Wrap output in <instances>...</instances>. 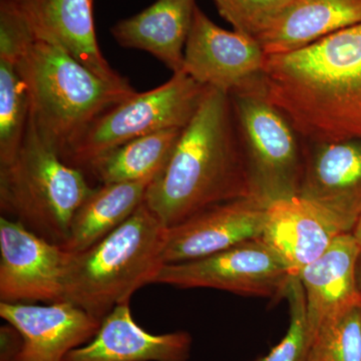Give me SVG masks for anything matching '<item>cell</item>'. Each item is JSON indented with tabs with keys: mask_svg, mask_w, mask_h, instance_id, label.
I'll return each mask as SVG.
<instances>
[{
	"mask_svg": "<svg viewBox=\"0 0 361 361\" xmlns=\"http://www.w3.org/2000/svg\"><path fill=\"white\" fill-rule=\"evenodd\" d=\"M253 198L229 94L208 87L144 203L168 228L223 202Z\"/></svg>",
	"mask_w": 361,
	"mask_h": 361,
	"instance_id": "obj_2",
	"label": "cell"
},
{
	"mask_svg": "<svg viewBox=\"0 0 361 361\" xmlns=\"http://www.w3.org/2000/svg\"><path fill=\"white\" fill-rule=\"evenodd\" d=\"M264 90L306 141L361 137V23L266 54Z\"/></svg>",
	"mask_w": 361,
	"mask_h": 361,
	"instance_id": "obj_1",
	"label": "cell"
},
{
	"mask_svg": "<svg viewBox=\"0 0 361 361\" xmlns=\"http://www.w3.org/2000/svg\"><path fill=\"white\" fill-rule=\"evenodd\" d=\"M304 171L297 196L319 208L343 233L361 212V137L338 142L304 139Z\"/></svg>",
	"mask_w": 361,
	"mask_h": 361,
	"instance_id": "obj_11",
	"label": "cell"
},
{
	"mask_svg": "<svg viewBox=\"0 0 361 361\" xmlns=\"http://www.w3.org/2000/svg\"><path fill=\"white\" fill-rule=\"evenodd\" d=\"M308 361H361V305L316 332Z\"/></svg>",
	"mask_w": 361,
	"mask_h": 361,
	"instance_id": "obj_23",
	"label": "cell"
},
{
	"mask_svg": "<svg viewBox=\"0 0 361 361\" xmlns=\"http://www.w3.org/2000/svg\"><path fill=\"white\" fill-rule=\"evenodd\" d=\"M361 23V0H294L258 40L266 54L300 49Z\"/></svg>",
	"mask_w": 361,
	"mask_h": 361,
	"instance_id": "obj_19",
	"label": "cell"
},
{
	"mask_svg": "<svg viewBox=\"0 0 361 361\" xmlns=\"http://www.w3.org/2000/svg\"><path fill=\"white\" fill-rule=\"evenodd\" d=\"M191 345L188 332L156 336L142 329L128 302L104 316L96 336L71 350L65 361H187Z\"/></svg>",
	"mask_w": 361,
	"mask_h": 361,
	"instance_id": "obj_16",
	"label": "cell"
},
{
	"mask_svg": "<svg viewBox=\"0 0 361 361\" xmlns=\"http://www.w3.org/2000/svg\"><path fill=\"white\" fill-rule=\"evenodd\" d=\"M360 257L361 246L353 233H342L297 275L305 292L310 342L323 325L361 305L357 282Z\"/></svg>",
	"mask_w": 361,
	"mask_h": 361,
	"instance_id": "obj_15",
	"label": "cell"
},
{
	"mask_svg": "<svg viewBox=\"0 0 361 361\" xmlns=\"http://www.w3.org/2000/svg\"><path fill=\"white\" fill-rule=\"evenodd\" d=\"M208 87L180 71L165 84L129 97L106 111L63 157L68 165L87 168L116 147L161 130L184 129Z\"/></svg>",
	"mask_w": 361,
	"mask_h": 361,
	"instance_id": "obj_7",
	"label": "cell"
},
{
	"mask_svg": "<svg viewBox=\"0 0 361 361\" xmlns=\"http://www.w3.org/2000/svg\"><path fill=\"white\" fill-rule=\"evenodd\" d=\"M342 230L332 218L299 196L269 204L260 237L281 258L291 274L322 255Z\"/></svg>",
	"mask_w": 361,
	"mask_h": 361,
	"instance_id": "obj_17",
	"label": "cell"
},
{
	"mask_svg": "<svg viewBox=\"0 0 361 361\" xmlns=\"http://www.w3.org/2000/svg\"><path fill=\"white\" fill-rule=\"evenodd\" d=\"M290 307V323L282 341L270 353L256 361H308L310 330L306 297L300 278L292 276L286 294Z\"/></svg>",
	"mask_w": 361,
	"mask_h": 361,
	"instance_id": "obj_25",
	"label": "cell"
},
{
	"mask_svg": "<svg viewBox=\"0 0 361 361\" xmlns=\"http://www.w3.org/2000/svg\"><path fill=\"white\" fill-rule=\"evenodd\" d=\"M265 59L257 39L220 27L197 6L185 47L182 71L188 75L229 96L264 90Z\"/></svg>",
	"mask_w": 361,
	"mask_h": 361,
	"instance_id": "obj_9",
	"label": "cell"
},
{
	"mask_svg": "<svg viewBox=\"0 0 361 361\" xmlns=\"http://www.w3.org/2000/svg\"><path fill=\"white\" fill-rule=\"evenodd\" d=\"M169 228L142 203L104 238L68 252L66 301L102 320L135 292L155 283L163 266Z\"/></svg>",
	"mask_w": 361,
	"mask_h": 361,
	"instance_id": "obj_4",
	"label": "cell"
},
{
	"mask_svg": "<svg viewBox=\"0 0 361 361\" xmlns=\"http://www.w3.org/2000/svg\"><path fill=\"white\" fill-rule=\"evenodd\" d=\"M197 6L196 0H156L141 13L118 21L111 33L121 47L149 52L178 73L183 70Z\"/></svg>",
	"mask_w": 361,
	"mask_h": 361,
	"instance_id": "obj_18",
	"label": "cell"
},
{
	"mask_svg": "<svg viewBox=\"0 0 361 361\" xmlns=\"http://www.w3.org/2000/svg\"><path fill=\"white\" fill-rule=\"evenodd\" d=\"M229 97L253 198L268 206L297 196L305 161L303 137L264 90Z\"/></svg>",
	"mask_w": 361,
	"mask_h": 361,
	"instance_id": "obj_6",
	"label": "cell"
},
{
	"mask_svg": "<svg viewBox=\"0 0 361 361\" xmlns=\"http://www.w3.org/2000/svg\"><path fill=\"white\" fill-rule=\"evenodd\" d=\"M92 190L82 169L66 163L30 122L16 159L0 168L1 210L61 246L73 216Z\"/></svg>",
	"mask_w": 361,
	"mask_h": 361,
	"instance_id": "obj_5",
	"label": "cell"
},
{
	"mask_svg": "<svg viewBox=\"0 0 361 361\" xmlns=\"http://www.w3.org/2000/svg\"><path fill=\"white\" fill-rule=\"evenodd\" d=\"M182 130L137 137L99 157L87 169L101 185L154 179L172 155Z\"/></svg>",
	"mask_w": 361,
	"mask_h": 361,
	"instance_id": "obj_21",
	"label": "cell"
},
{
	"mask_svg": "<svg viewBox=\"0 0 361 361\" xmlns=\"http://www.w3.org/2000/svg\"><path fill=\"white\" fill-rule=\"evenodd\" d=\"M33 39L54 45L80 61L97 77L129 82L104 59L99 49L94 0H13Z\"/></svg>",
	"mask_w": 361,
	"mask_h": 361,
	"instance_id": "obj_13",
	"label": "cell"
},
{
	"mask_svg": "<svg viewBox=\"0 0 361 361\" xmlns=\"http://www.w3.org/2000/svg\"><path fill=\"white\" fill-rule=\"evenodd\" d=\"M68 252L16 220L0 218V300L7 303L66 301Z\"/></svg>",
	"mask_w": 361,
	"mask_h": 361,
	"instance_id": "obj_10",
	"label": "cell"
},
{
	"mask_svg": "<svg viewBox=\"0 0 361 361\" xmlns=\"http://www.w3.org/2000/svg\"><path fill=\"white\" fill-rule=\"evenodd\" d=\"M0 316L23 336L18 361H65L71 350L96 336L102 322L68 301L0 302Z\"/></svg>",
	"mask_w": 361,
	"mask_h": 361,
	"instance_id": "obj_14",
	"label": "cell"
},
{
	"mask_svg": "<svg viewBox=\"0 0 361 361\" xmlns=\"http://www.w3.org/2000/svg\"><path fill=\"white\" fill-rule=\"evenodd\" d=\"M27 90L30 122L61 158L103 114L134 96L130 82L97 77L54 45L35 40L16 63Z\"/></svg>",
	"mask_w": 361,
	"mask_h": 361,
	"instance_id": "obj_3",
	"label": "cell"
},
{
	"mask_svg": "<svg viewBox=\"0 0 361 361\" xmlns=\"http://www.w3.org/2000/svg\"><path fill=\"white\" fill-rule=\"evenodd\" d=\"M235 32L260 39L294 0H212Z\"/></svg>",
	"mask_w": 361,
	"mask_h": 361,
	"instance_id": "obj_24",
	"label": "cell"
},
{
	"mask_svg": "<svg viewBox=\"0 0 361 361\" xmlns=\"http://www.w3.org/2000/svg\"><path fill=\"white\" fill-rule=\"evenodd\" d=\"M353 235L355 237V239L357 240L358 243L360 244L361 246V212L360 216H358L357 221H356L355 228L353 230Z\"/></svg>",
	"mask_w": 361,
	"mask_h": 361,
	"instance_id": "obj_27",
	"label": "cell"
},
{
	"mask_svg": "<svg viewBox=\"0 0 361 361\" xmlns=\"http://www.w3.org/2000/svg\"><path fill=\"white\" fill-rule=\"evenodd\" d=\"M292 276L281 258L257 238L207 257L165 264L155 283L277 298L285 297Z\"/></svg>",
	"mask_w": 361,
	"mask_h": 361,
	"instance_id": "obj_8",
	"label": "cell"
},
{
	"mask_svg": "<svg viewBox=\"0 0 361 361\" xmlns=\"http://www.w3.org/2000/svg\"><path fill=\"white\" fill-rule=\"evenodd\" d=\"M357 282H358V288H360V297H361V257L360 259V262H358Z\"/></svg>",
	"mask_w": 361,
	"mask_h": 361,
	"instance_id": "obj_28",
	"label": "cell"
},
{
	"mask_svg": "<svg viewBox=\"0 0 361 361\" xmlns=\"http://www.w3.org/2000/svg\"><path fill=\"white\" fill-rule=\"evenodd\" d=\"M267 206L254 198L223 202L169 228L165 264L187 262L260 238Z\"/></svg>",
	"mask_w": 361,
	"mask_h": 361,
	"instance_id": "obj_12",
	"label": "cell"
},
{
	"mask_svg": "<svg viewBox=\"0 0 361 361\" xmlns=\"http://www.w3.org/2000/svg\"><path fill=\"white\" fill-rule=\"evenodd\" d=\"M30 122V99L25 82L11 61L0 59V168L13 163Z\"/></svg>",
	"mask_w": 361,
	"mask_h": 361,
	"instance_id": "obj_22",
	"label": "cell"
},
{
	"mask_svg": "<svg viewBox=\"0 0 361 361\" xmlns=\"http://www.w3.org/2000/svg\"><path fill=\"white\" fill-rule=\"evenodd\" d=\"M0 361H18L23 350V339L18 329L13 325H6L0 329Z\"/></svg>",
	"mask_w": 361,
	"mask_h": 361,
	"instance_id": "obj_26",
	"label": "cell"
},
{
	"mask_svg": "<svg viewBox=\"0 0 361 361\" xmlns=\"http://www.w3.org/2000/svg\"><path fill=\"white\" fill-rule=\"evenodd\" d=\"M154 179L94 188L73 216L63 248L71 253L84 251L120 227L144 203Z\"/></svg>",
	"mask_w": 361,
	"mask_h": 361,
	"instance_id": "obj_20",
	"label": "cell"
}]
</instances>
